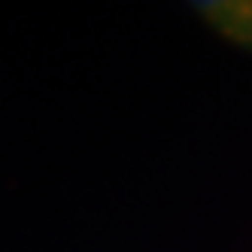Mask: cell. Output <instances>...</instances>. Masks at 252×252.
I'll return each mask as SVG.
<instances>
[{
  "label": "cell",
  "mask_w": 252,
  "mask_h": 252,
  "mask_svg": "<svg viewBox=\"0 0 252 252\" xmlns=\"http://www.w3.org/2000/svg\"><path fill=\"white\" fill-rule=\"evenodd\" d=\"M216 37L252 55V0H186Z\"/></svg>",
  "instance_id": "6da1fadb"
}]
</instances>
